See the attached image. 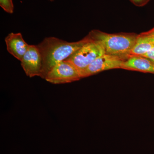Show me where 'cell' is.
<instances>
[{"mask_svg": "<svg viewBox=\"0 0 154 154\" xmlns=\"http://www.w3.org/2000/svg\"><path fill=\"white\" fill-rule=\"evenodd\" d=\"M143 56L147 58L154 63V46Z\"/></svg>", "mask_w": 154, "mask_h": 154, "instance_id": "cell-12", "label": "cell"}, {"mask_svg": "<svg viewBox=\"0 0 154 154\" xmlns=\"http://www.w3.org/2000/svg\"><path fill=\"white\" fill-rule=\"evenodd\" d=\"M5 41L8 52L20 61L30 46L20 33H10L6 36Z\"/></svg>", "mask_w": 154, "mask_h": 154, "instance_id": "cell-7", "label": "cell"}, {"mask_svg": "<svg viewBox=\"0 0 154 154\" xmlns=\"http://www.w3.org/2000/svg\"><path fill=\"white\" fill-rule=\"evenodd\" d=\"M20 61L22 68L28 76L40 77L42 69V58L37 45H30Z\"/></svg>", "mask_w": 154, "mask_h": 154, "instance_id": "cell-6", "label": "cell"}, {"mask_svg": "<svg viewBox=\"0 0 154 154\" xmlns=\"http://www.w3.org/2000/svg\"><path fill=\"white\" fill-rule=\"evenodd\" d=\"M90 39L88 36L75 42H68L54 37L45 38L37 45L42 58V69L40 77L45 79L54 67L70 57Z\"/></svg>", "mask_w": 154, "mask_h": 154, "instance_id": "cell-1", "label": "cell"}, {"mask_svg": "<svg viewBox=\"0 0 154 154\" xmlns=\"http://www.w3.org/2000/svg\"><path fill=\"white\" fill-rule=\"evenodd\" d=\"M154 46V32L149 30L138 34L136 41L130 55L143 56Z\"/></svg>", "mask_w": 154, "mask_h": 154, "instance_id": "cell-9", "label": "cell"}, {"mask_svg": "<svg viewBox=\"0 0 154 154\" xmlns=\"http://www.w3.org/2000/svg\"><path fill=\"white\" fill-rule=\"evenodd\" d=\"M90 38L88 42L65 60L71 63L80 74L96 59L105 54L100 42Z\"/></svg>", "mask_w": 154, "mask_h": 154, "instance_id": "cell-3", "label": "cell"}, {"mask_svg": "<svg viewBox=\"0 0 154 154\" xmlns=\"http://www.w3.org/2000/svg\"><path fill=\"white\" fill-rule=\"evenodd\" d=\"M138 34L134 33H108L99 30H91L88 36L102 44L106 54L126 59L130 55Z\"/></svg>", "mask_w": 154, "mask_h": 154, "instance_id": "cell-2", "label": "cell"}, {"mask_svg": "<svg viewBox=\"0 0 154 154\" xmlns=\"http://www.w3.org/2000/svg\"><path fill=\"white\" fill-rule=\"evenodd\" d=\"M81 79L80 72L71 63L65 60L54 67L45 79L51 84L59 85L72 82Z\"/></svg>", "mask_w": 154, "mask_h": 154, "instance_id": "cell-4", "label": "cell"}, {"mask_svg": "<svg viewBox=\"0 0 154 154\" xmlns=\"http://www.w3.org/2000/svg\"><path fill=\"white\" fill-rule=\"evenodd\" d=\"M152 30H153V31H154V28H153L152 29Z\"/></svg>", "mask_w": 154, "mask_h": 154, "instance_id": "cell-13", "label": "cell"}, {"mask_svg": "<svg viewBox=\"0 0 154 154\" xmlns=\"http://www.w3.org/2000/svg\"><path fill=\"white\" fill-rule=\"evenodd\" d=\"M131 3L137 7H143L148 4L150 0H130Z\"/></svg>", "mask_w": 154, "mask_h": 154, "instance_id": "cell-11", "label": "cell"}, {"mask_svg": "<svg viewBox=\"0 0 154 154\" xmlns=\"http://www.w3.org/2000/svg\"><path fill=\"white\" fill-rule=\"evenodd\" d=\"M122 69L154 74V63L140 55H130L123 61Z\"/></svg>", "mask_w": 154, "mask_h": 154, "instance_id": "cell-8", "label": "cell"}, {"mask_svg": "<svg viewBox=\"0 0 154 154\" xmlns=\"http://www.w3.org/2000/svg\"><path fill=\"white\" fill-rule=\"evenodd\" d=\"M0 6L8 14L14 13V6L12 0H0Z\"/></svg>", "mask_w": 154, "mask_h": 154, "instance_id": "cell-10", "label": "cell"}, {"mask_svg": "<svg viewBox=\"0 0 154 154\" xmlns=\"http://www.w3.org/2000/svg\"><path fill=\"white\" fill-rule=\"evenodd\" d=\"M124 60L121 57L105 54L96 59L81 72L80 75L82 79L104 71L112 69H122Z\"/></svg>", "mask_w": 154, "mask_h": 154, "instance_id": "cell-5", "label": "cell"}]
</instances>
